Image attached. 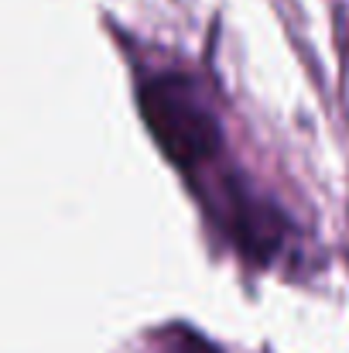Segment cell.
Listing matches in <instances>:
<instances>
[{
  "instance_id": "cell-2",
  "label": "cell",
  "mask_w": 349,
  "mask_h": 353,
  "mask_svg": "<svg viewBox=\"0 0 349 353\" xmlns=\"http://www.w3.org/2000/svg\"><path fill=\"white\" fill-rule=\"evenodd\" d=\"M220 223L236 250L253 264H271L291 236V220L236 179L220 189Z\"/></svg>"
},
{
  "instance_id": "cell-1",
  "label": "cell",
  "mask_w": 349,
  "mask_h": 353,
  "mask_svg": "<svg viewBox=\"0 0 349 353\" xmlns=\"http://www.w3.org/2000/svg\"><path fill=\"white\" fill-rule=\"evenodd\" d=\"M137 103L154 144L175 168L199 172L216 161L223 148V130L192 76L158 72L140 83Z\"/></svg>"
}]
</instances>
